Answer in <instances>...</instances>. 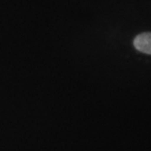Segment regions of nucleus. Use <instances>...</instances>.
Listing matches in <instances>:
<instances>
[{
	"mask_svg": "<svg viewBox=\"0 0 151 151\" xmlns=\"http://www.w3.org/2000/svg\"><path fill=\"white\" fill-rule=\"evenodd\" d=\"M135 49L142 53L151 55V32L141 33L134 40Z\"/></svg>",
	"mask_w": 151,
	"mask_h": 151,
	"instance_id": "1",
	"label": "nucleus"
}]
</instances>
